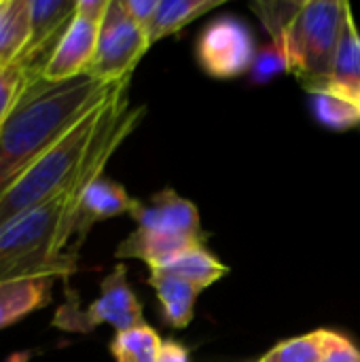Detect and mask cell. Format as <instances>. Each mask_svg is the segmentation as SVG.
Returning <instances> with one entry per match:
<instances>
[{
	"instance_id": "ac0fdd59",
	"label": "cell",
	"mask_w": 360,
	"mask_h": 362,
	"mask_svg": "<svg viewBox=\"0 0 360 362\" xmlns=\"http://www.w3.org/2000/svg\"><path fill=\"white\" fill-rule=\"evenodd\" d=\"M161 269L195 284L202 291L212 286L214 282H219L221 278H225L229 274V267L225 263H221L206 246H197V248L180 255L178 259H174L172 263H168Z\"/></svg>"
},
{
	"instance_id": "4fadbf2b",
	"label": "cell",
	"mask_w": 360,
	"mask_h": 362,
	"mask_svg": "<svg viewBox=\"0 0 360 362\" xmlns=\"http://www.w3.org/2000/svg\"><path fill=\"white\" fill-rule=\"evenodd\" d=\"M325 91L339 95L360 108V32L356 19L352 15V6L346 13L342 40Z\"/></svg>"
},
{
	"instance_id": "5bb4252c",
	"label": "cell",
	"mask_w": 360,
	"mask_h": 362,
	"mask_svg": "<svg viewBox=\"0 0 360 362\" xmlns=\"http://www.w3.org/2000/svg\"><path fill=\"white\" fill-rule=\"evenodd\" d=\"M149 284L159 299L163 322L172 329H187L193 320L202 288L163 269H151Z\"/></svg>"
},
{
	"instance_id": "7a4b0ae2",
	"label": "cell",
	"mask_w": 360,
	"mask_h": 362,
	"mask_svg": "<svg viewBox=\"0 0 360 362\" xmlns=\"http://www.w3.org/2000/svg\"><path fill=\"white\" fill-rule=\"evenodd\" d=\"M87 187L76 174L64 193L0 229V284L66 278L76 272V259L68 255V248L79 202Z\"/></svg>"
},
{
	"instance_id": "277c9868",
	"label": "cell",
	"mask_w": 360,
	"mask_h": 362,
	"mask_svg": "<svg viewBox=\"0 0 360 362\" xmlns=\"http://www.w3.org/2000/svg\"><path fill=\"white\" fill-rule=\"evenodd\" d=\"M348 8L346 0H306L280 45L286 72L295 74L308 93L325 91L329 85Z\"/></svg>"
},
{
	"instance_id": "5b68a950",
	"label": "cell",
	"mask_w": 360,
	"mask_h": 362,
	"mask_svg": "<svg viewBox=\"0 0 360 362\" xmlns=\"http://www.w3.org/2000/svg\"><path fill=\"white\" fill-rule=\"evenodd\" d=\"M102 325L112 327L117 333L144 325L142 305L127 282V269L123 263L115 265V269L102 280L100 297L91 301L87 310H79L76 303L68 301L53 318V327L72 333H89Z\"/></svg>"
},
{
	"instance_id": "83f0119b",
	"label": "cell",
	"mask_w": 360,
	"mask_h": 362,
	"mask_svg": "<svg viewBox=\"0 0 360 362\" xmlns=\"http://www.w3.org/2000/svg\"><path fill=\"white\" fill-rule=\"evenodd\" d=\"M110 0H76V13L102 21L108 11Z\"/></svg>"
},
{
	"instance_id": "603a6c76",
	"label": "cell",
	"mask_w": 360,
	"mask_h": 362,
	"mask_svg": "<svg viewBox=\"0 0 360 362\" xmlns=\"http://www.w3.org/2000/svg\"><path fill=\"white\" fill-rule=\"evenodd\" d=\"M34 78H38V76H34L21 64H11V66L0 68V125L13 112L19 98L23 95V91L28 89V85Z\"/></svg>"
},
{
	"instance_id": "8fae6325",
	"label": "cell",
	"mask_w": 360,
	"mask_h": 362,
	"mask_svg": "<svg viewBox=\"0 0 360 362\" xmlns=\"http://www.w3.org/2000/svg\"><path fill=\"white\" fill-rule=\"evenodd\" d=\"M138 227L176 233L193 240H206L199 223V212L193 202L180 197L172 189L155 193L149 202H136L129 214Z\"/></svg>"
},
{
	"instance_id": "52a82bcc",
	"label": "cell",
	"mask_w": 360,
	"mask_h": 362,
	"mask_svg": "<svg viewBox=\"0 0 360 362\" xmlns=\"http://www.w3.org/2000/svg\"><path fill=\"white\" fill-rule=\"evenodd\" d=\"M199 68L212 78H236L250 72L257 57L252 30L233 15L212 19L195 45Z\"/></svg>"
},
{
	"instance_id": "9a60e30c",
	"label": "cell",
	"mask_w": 360,
	"mask_h": 362,
	"mask_svg": "<svg viewBox=\"0 0 360 362\" xmlns=\"http://www.w3.org/2000/svg\"><path fill=\"white\" fill-rule=\"evenodd\" d=\"M55 278H30L0 284V329L49 305Z\"/></svg>"
},
{
	"instance_id": "8992f818",
	"label": "cell",
	"mask_w": 360,
	"mask_h": 362,
	"mask_svg": "<svg viewBox=\"0 0 360 362\" xmlns=\"http://www.w3.org/2000/svg\"><path fill=\"white\" fill-rule=\"evenodd\" d=\"M149 47V34L129 19L121 0H110L108 11L100 23L98 49L87 76L106 85L125 81L132 76Z\"/></svg>"
},
{
	"instance_id": "44dd1931",
	"label": "cell",
	"mask_w": 360,
	"mask_h": 362,
	"mask_svg": "<svg viewBox=\"0 0 360 362\" xmlns=\"http://www.w3.org/2000/svg\"><path fill=\"white\" fill-rule=\"evenodd\" d=\"M325 350V329L297 335L276 344L269 352L261 356L263 362H323Z\"/></svg>"
},
{
	"instance_id": "6da1fadb",
	"label": "cell",
	"mask_w": 360,
	"mask_h": 362,
	"mask_svg": "<svg viewBox=\"0 0 360 362\" xmlns=\"http://www.w3.org/2000/svg\"><path fill=\"white\" fill-rule=\"evenodd\" d=\"M115 85L100 83L87 74L64 83L34 78L0 125V195L98 108Z\"/></svg>"
},
{
	"instance_id": "7402d4cb",
	"label": "cell",
	"mask_w": 360,
	"mask_h": 362,
	"mask_svg": "<svg viewBox=\"0 0 360 362\" xmlns=\"http://www.w3.org/2000/svg\"><path fill=\"white\" fill-rule=\"evenodd\" d=\"M303 4H306V0H299V2L274 0V2H255V4H250V8L259 15L263 28L272 36V42H276L280 47L284 42L295 17L303 8Z\"/></svg>"
},
{
	"instance_id": "3957f363",
	"label": "cell",
	"mask_w": 360,
	"mask_h": 362,
	"mask_svg": "<svg viewBox=\"0 0 360 362\" xmlns=\"http://www.w3.org/2000/svg\"><path fill=\"white\" fill-rule=\"evenodd\" d=\"M108 98L81 123H76L55 146H51L0 195V229L51 202L72 185L95 140Z\"/></svg>"
},
{
	"instance_id": "d6986e66",
	"label": "cell",
	"mask_w": 360,
	"mask_h": 362,
	"mask_svg": "<svg viewBox=\"0 0 360 362\" xmlns=\"http://www.w3.org/2000/svg\"><path fill=\"white\" fill-rule=\"evenodd\" d=\"M163 339L151 325H140L123 333H115L110 354L115 362H157Z\"/></svg>"
},
{
	"instance_id": "ffe728a7",
	"label": "cell",
	"mask_w": 360,
	"mask_h": 362,
	"mask_svg": "<svg viewBox=\"0 0 360 362\" xmlns=\"http://www.w3.org/2000/svg\"><path fill=\"white\" fill-rule=\"evenodd\" d=\"M310 106H312L314 119L333 132H348L360 125L359 106L329 91L310 93Z\"/></svg>"
},
{
	"instance_id": "e0dca14e",
	"label": "cell",
	"mask_w": 360,
	"mask_h": 362,
	"mask_svg": "<svg viewBox=\"0 0 360 362\" xmlns=\"http://www.w3.org/2000/svg\"><path fill=\"white\" fill-rule=\"evenodd\" d=\"M223 2L221 0H159L155 21L149 30V40L151 45L180 32L185 25L195 21L197 17L219 8Z\"/></svg>"
},
{
	"instance_id": "30bf717a",
	"label": "cell",
	"mask_w": 360,
	"mask_h": 362,
	"mask_svg": "<svg viewBox=\"0 0 360 362\" xmlns=\"http://www.w3.org/2000/svg\"><path fill=\"white\" fill-rule=\"evenodd\" d=\"M136 202L138 199L129 197V193L125 191L123 185L115 182L106 176L95 178L81 195L79 210L74 216V229H72L68 255L79 259V248L83 246L91 227L100 221H106V218L132 214V210L136 208Z\"/></svg>"
},
{
	"instance_id": "4316f807",
	"label": "cell",
	"mask_w": 360,
	"mask_h": 362,
	"mask_svg": "<svg viewBox=\"0 0 360 362\" xmlns=\"http://www.w3.org/2000/svg\"><path fill=\"white\" fill-rule=\"evenodd\" d=\"M157 362H191V356H189V350L182 344L172 341V339H163Z\"/></svg>"
},
{
	"instance_id": "484cf974",
	"label": "cell",
	"mask_w": 360,
	"mask_h": 362,
	"mask_svg": "<svg viewBox=\"0 0 360 362\" xmlns=\"http://www.w3.org/2000/svg\"><path fill=\"white\" fill-rule=\"evenodd\" d=\"M121 4H123L125 13L129 15V19L149 34V30L155 21L159 0H121Z\"/></svg>"
},
{
	"instance_id": "ba28073f",
	"label": "cell",
	"mask_w": 360,
	"mask_h": 362,
	"mask_svg": "<svg viewBox=\"0 0 360 362\" xmlns=\"http://www.w3.org/2000/svg\"><path fill=\"white\" fill-rule=\"evenodd\" d=\"M74 11L76 0H30V40L15 64H21L34 76H40L70 25Z\"/></svg>"
},
{
	"instance_id": "cb8c5ba5",
	"label": "cell",
	"mask_w": 360,
	"mask_h": 362,
	"mask_svg": "<svg viewBox=\"0 0 360 362\" xmlns=\"http://www.w3.org/2000/svg\"><path fill=\"white\" fill-rule=\"evenodd\" d=\"M280 72H286V55L282 47H278L276 42H269L261 51H257L255 64L250 68V78L252 83L265 85Z\"/></svg>"
},
{
	"instance_id": "f1b7e54d",
	"label": "cell",
	"mask_w": 360,
	"mask_h": 362,
	"mask_svg": "<svg viewBox=\"0 0 360 362\" xmlns=\"http://www.w3.org/2000/svg\"><path fill=\"white\" fill-rule=\"evenodd\" d=\"M248 362H263V361H261V358H259V361H248Z\"/></svg>"
},
{
	"instance_id": "9c48e42d",
	"label": "cell",
	"mask_w": 360,
	"mask_h": 362,
	"mask_svg": "<svg viewBox=\"0 0 360 362\" xmlns=\"http://www.w3.org/2000/svg\"><path fill=\"white\" fill-rule=\"evenodd\" d=\"M100 23L102 21L85 17L74 11L70 25L66 28L47 66L42 68L40 78L49 83H64V81L85 76L95 57Z\"/></svg>"
},
{
	"instance_id": "2e32d148",
	"label": "cell",
	"mask_w": 360,
	"mask_h": 362,
	"mask_svg": "<svg viewBox=\"0 0 360 362\" xmlns=\"http://www.w3.org/2000/svg\"><path fill=\"white\" fill-rule=\"evenodd\" d=\"M30 40V0H0V68L19 59Z\"/></svg>"
},
{
	"instance_id": "d4e9b609",
	"label": "cell",
	"mask_w": 360,
	"mask_h": 362,
	"mask_svg": "<svg viewBox=\"0 0 360 362\" xmlns=\"http://www.w3.org/2000/svg\"><path fill=\"white\" fill-rule=\"evenodd\" d=\"M323 362H360V348L348 335L325 329Z\"/></svg>"
},
{
	"instance_id": "7c38bea8",
	"label": "cell",
	"mask_w": 360,
	"mask_h": 362,
	"mask_svg": "<svg viewBox=\"0 0 360 362\" xmlns=\"http://www.w3.org/2000/svg\"><path fill=\"white\" fill-rule=\"evenodd\" d=\"M206 246V240H193L176 233H166V231H155V229H144L136 227L115 250L117 259H138L149 265V269H161L180 255Z\"/></svg>"
}]
</instances>
